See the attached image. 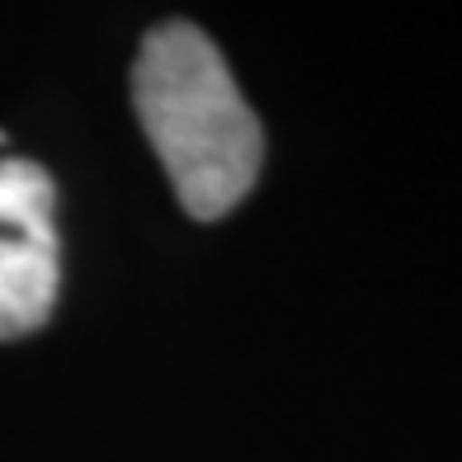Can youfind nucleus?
<instances>
[{
    "label": "nucleus",
    "mask_w": 462,
    "mask_h": 462,
    "mask_svg": "<svg viewBox=\"0 0 462 462\" xmlns=\"http://www.w3.org/2000/svg\"><path fill=\"white\" fill-rule=\"evenodd\" d=\"M133 104L189 217L217 222L260 180L264 128L199 24L165 19L133 61Z\"/></svg>",
    "instance_id": "obj_1"
},
{
    "label": "nucleus",
    "mask_w": 462,
    "mask_h": 462,
    "mask_svg": "<svg viewBox=\"0 0 462 462\" xmlns=\"http://www.w3.org/2000/svg\"><path fill=\"white\" fill-rule=\"evenodd\" d=\"M57 184L38 161H0V340H24L52 317L57 260Z\"/></svg>",
    "instance_id": "obj_2"
}]
</instances>
